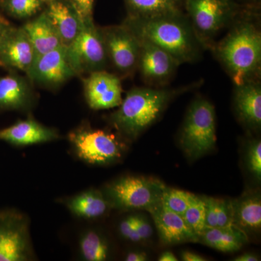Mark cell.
I'll list each match as a JSON object with an SVG mask.
<instances>
[{
	"instance_id": "18",
	"label": "cell",
	"mask_w": 261,
	"mask_h": 261,
	"mask_svg": "<svg viewBox=\"0 0 261 261\" xmlns=\"http://www.w3.org/2000/svg\"><path fill=\"white\" fill-rule=\"evenodd\" d=\"M33 102L34 94L25 79L16 74L0 77V111H27Z\"/></svg>"
},
{
	"instance_id": "12",
	"label": "cell",
	"mask_w": 261,
	"mask_h": 261,
	"mask_svg": "<svg viewBox=\"0 0 261 261\" xmlns=\"http://www.w3.org/2000/svg\"><path fill=\"white\" fill-rule=\"evenodd\" d=\"M27 75L32 82L49 89L58 88L77 76L63 45L36 57Z\"/></svg>"
},
{
	"instance_id": "20",
	"label": "cell",
	"mask_w": 261,
	"mask_h": 261,
	"mask_svg": "<svg viewBox=\"0 0 261 261\" xmlns=\"http://www.w3.org/2000/svg\"><path fill=\"white\" fill-rule=\"evenodd\" d=\"M22 27L32 42L36 57L63 46L45 12L29 20Z\"/></svg>"
},
{
	"instance_id": "24",
	"label": "cell",
	"mask_w": 261,
	"mask_h": 261,
	"mask_svg": "<svg viewBox=\"0 0 261 261\" xmlns=\"http://www.w3.org/2000/svg\"><path fill=\"white\" fill-rule=\"evenodd\" d=\"M231 202L234 226L246 233L260 229L261 199L259 194H250Z\"/></svg>"
},
{
	"instance_id": "1",
	"label": "cell",
	"mask_w": 261,
	"mask_h": 261,
	"mask_svg": "<svg viewBox=\"0 0 261 261\" xmlns=\"http://www.w3.org/2000/svg\"><path fill=\"white\" fill-rule=\"evenodd\" d=\"M260 6L245 5L210 50L234 85L260 80Z\"/></svg>"
},
{
	"instance_id": "14",
	"label": "cell",
	"mask_w": 261,
	"mask_h": 261,
	"mask_svg": "<svg viewBox=\"0 0 261 261\" xmlns=\"http://www.w3.org/2000/svg\"><path fill=\"white\" fill-rule=\"evenodd\" d=\"M35 58L34 47L23 27L10 25L0 39V65L27 73Z\"/></svg>"
},
{
	"instance_id": "34",
	"label": "cell",
	"mask_w": 261,
	"mask_h": 261,
	"mask_svg": "<svg viewBox=\"0 0 261 261\" xmlns=\"http://www.w3.org/2000/svg\"><path fill=\"white\" fill-rule=\"evenodd\" d=\"M132 216H133V223L136 231L140 235L142 240H148L150 238L153 233L150 223L147 221L145 216H140V215Z\"/></svg>"
},
{
	"instance_id": "27",
	"label": "cell",
	"mask_w": 261,
	"mask_h": 261,
	"mask_svg": "<svg viewBox=\"0 0 261 261\" xmlns=\"http://www.w3.org/2000/svg\"><path fill=\"white\" fill-rule=\"evenodd\" d=\"M194 194L166 187L163 194L161 204L168 210L183 216L190 205Z\"/></svg>"
},
{
	"instance_id": "41",
	"label": "cell",
	"mask_w": 261,
	"mask_h": 261,
	"mask_svg": "<svg viewBox=\"0 0 261 261\" xmlns=\"http://www.w3.org/2000/svg\"><path fill=\"white\" fill-rule=\"evenodd\" d=\"M41 2H42V3H51V2H53V0H40Z\"/></svg>"
},
{
	"instance_id": "16",
	"label": "cell",
	"mask_w": 261,
	"mask_h": 261,
	"mask_svg": "<svg viewBox=\"0 0 261 261\" xmlns=\"http://www.w3.org/2000/svg\"><path fill=\"white\" fill-rule=\"evenodd\" d=\"M160 238L165 245L197 243L199 237L187 225L181 216L160 204L149 211Z\"/></svg>"
},
{
	"instance_id": "30",
	"label": "cell",
	"mask_w": 261,
	"mask_h": 261,
	"mask_svg": "<svg viewBox=\"0 0 261 261\" xmlns=\"http://www.w3.org/2000/svg\"><path fill=\"white\" fill-rule=\"evenodd\" d=\"M70 6L75 10L82 23L94 21V0H69Z\"/></svg>"
},
{
	"instance_id": "26",
	"label": "cell",
	"mask_w": 261,
	"mask_h": 261,
	"mask_svg": "<svg viewBox=\"0 0 261 261\" xmlns=\"http://www.w3.org/2000/svg\"><path fill=\"white\" fill-rule=\"evenodd\" d=\"M182 217L192 231L200 236L205 227V205L202 197L192 196L190 205Z\"/></svg>"
},
{
	"instance_id": "40",
	"label": "cell",
	"mask_w": 261,
	"mask_h": 261,
	"mask_svg": "<svg viewBox=\"0 0 261 261\" xmlns=\"http://www.w3.org/2000/svg\"><path fill=\"white\" fill-rule=\"evenodd\" d=\"M238 3L244 5H255L260 6V0H236Z\"/></svg>"
},
{
	"instance_id": "25",
	"label": "cell",
	"mask_w": 261,
	"mask_h": 261,
	"mask_svg": "<svg viewBox=\"0 0 261 261\" xmlns=\"http://www.w3.org/2000/svg\"><path fill=\"white\" fill-rule=\"evenodd\" d=\"M81 255L84 260L104 261L109 257V245L104 237L95 230H88L80 241Z\"/></svg>"
},
{
	"instance_id": "2",
	"label": "cell",
	"mask_w": 261,
	"mask_h": 261,
	"mask_svg": "<svg viewBox=\"0 0 261 261\" xmlns=\"http://www.w3.org/2000/svg\"><path fill=\"white\" fill-rule=\"evenodd\" d=\"M202 82L176 88L134 87L122 99L118 110L109 117L111 125L122 137L135 140L161 118L175 98L200 87Z\"/></svg>"
},
{
	"instance_id": "38",
	"label": "cell",
	"mask_w": 261,
	"mask_h": 261,
	"mask_svg": "<svg viewBox=\"0 0 261 261\" xmlns=\"http://www.w3.org/2000/svg\"><path fill=\"white\" fill-rule=\"evenodd\" d=\"M159 261H177L178 258L175 256L173 252L170 251H166L163 252L161 255H160Z\"/></svg>"
},
{
	"instance_id": "9",
	"label": "cell",
	"mask_w": 261,
	"mask_h": 261,
	"mask_svg": "<svg viewBox=\"0 0 261 261\" xmlns=\"http://www.w3.org/2000/svg\"><path fill=\"white\" fill-rule=\"evenodd\" d=\"M34 258L27 216L15 209L0 210V261Z\"/></svg>"
},
{
	"instance_id": "29",
	"label": "cell",
	"mask_w": 261,
	"mask_h": 261,
	"mask_svg": "<svg viewBox=\"0 0 261 261\" xmlns=\"http://www.w3.org/2000/svg\"><path fill=\"white\" fill-rule=\"evenodd\" d=\"M247 167L257 180L261 178V142H252L247 151Z\"/></svg>"
},
{
	"instance_id": "33",
	"label": "cell",
	"mask_w": 261,
	"mask_h": 261,
	"mask_svg": "<svg viewBox=\"0 0 261 261\" xmlns=\"http://www.w3.org/2000/svg\"><path fill=\"white\" fill-rule=\"evenodd\" d=\"M119 231L123 238L134 242V243L142 241L140 235L136 231L132 216L122 220L119 225Z\"/></svg>"
},
{
	"instance_id": "39",
	"label": "cell",
	"mask_w": 261,
	"mask_h": 261,
	"mask_svg": "<svg viewBox=\"0 0 261 261\" xmlns=\"http://www.w3.org/2000/svg\"><path fill=\"white\" fill-rule=\"evenodd\" d=\"M10 25L9 21L6 20L3 15H0V39H1L2 36L4 34L5 30L8 28Z\"/></svg>"
},
{
	"instance_id": "6",
	"label": "cell",
	"mask_w": 261,
	"mask_h": 261,
	"mask_svg": "<svg viewBox=\"0 0 261 261\" xmlns=\"http://www.w3.org/2000/svg\"><path fill=\"white\" fill-rule=\"evenodd\" d=\"M166 187L157 178L126 176L108 184L102 193L111 207L149 212L161 203Z\"/></svg>"
},
{
	"instance_id": "36",
	"label": "cell",
	"mask_w": 261,
	"mask_h": 261,
	"mask_svg": "<svg viewBox=\"0 0 261 261\" xmlns=\"http://www.w3.org/2000/svg\"><path fill=\"white\" fill-rule=\"evenodd\" d=\"M181 260L184 261H205V257L198 254L190 251H185L181 253Z\"/></svg>"
},
{
	"instance_id": "22",
	"label": "cell",
	"mask_w": 261,
	"mask_h": 261,
	"mask_svg": "<svg viewBox=\"0 0 261 261\" xmlns=\"http://www.w3.org/2000/svg\"><path fill=\"white\" fill-rule=\"evenodd\" d=\"M68 210L82 219H96L107 214L111 206L102 192L89 190L65 201Z\"/></svg>"
},
{
	"instance_id": "10",
	"label": "cell",
	"mask_w": 261,
	"mask_h": 261,
	"mask_svg": "<svg viewBox=\"0 0 261 261\" xmlns=\"http://www.w3.org/2000/svg\"><path fill=\"white\" fill-rule=\"evenodd\" d=\"M66 49L77 75L105 70L109 63L100 31L94 21L83 23L80 34Z\"/></svg>"
},
{
	"instance_id": "35",
	"label": "cell",
	"mask_w": 261,
	"mask_h": 261,
	"mask_svg": "<svg viewBox=\"0 0 261 261\" xmlns=\"http://www.w3.org/2000/svg\"><path fill=\"white\" fill-rule=\"evenodd\" d=\"M148 259L146 252L140 251L129 252L125 257L126 261H146Z\"/></svg>"
},
{
	"instance_id": "8",
	"label": "cell",
	"mask_w": 261,
	"mask_h": 261,
	"mask_svg": "<svg viewBox=\"0 0 261 261\" xmlns=\"http://www.w3.org/2000/svg\"><path fill=\"white\" fill-rule=\"evenodd\" d=\"M108 62L120 78L132 76L137 71L140 39L125 24L99 27Z\"/></svg>"
},
{
	"instance_id": "21",
	"label": "cell",
	"mask_w": 261,
	"mask_h": 261,
	"mask_svg": "<svg viewBox=\"0 0 261 261\" xmlns=\"http://www.w3.org/2000/svg\"><path fill=\"white\" fill-rule=\"evenodd\" d=\"M247 233L232 224L226 227H205L199 241L224 252L238 251L247 243Z\"/></svg>"
},
{
	"instance_id": "17",
	"label": "cell",
	"mask_w": 261,
	"mask_h": 261,
	"mask_svg": "<svg viewBox=\"0 0 261 261\" xmlns=\"http://www.w3.org/2000/svg\"><path fill=\"white\" fill-rule=\"evenodd\" d=\"M59 137L55 128L44 126L31 118L0 129V141L15 146L46 143L58 140Z\"/></svg>"
},
{
	"instance_id": "37",
	"label": "cell",
	"mask_w": 261,
	"mask_h": 261,
	"mask_svg": "<svg viewBox=\"0 0 261 261\" xmlns=\"http://www.w3.org/2000/svg\"><path fill=\"white\" fill-rule=\"evenodd\" d=\"M260 260L259 257L253 253H250V252H246L243 255H240L235 257L233 260L235 261H257Z\"/></svg>"
},
{
	"instance_id": "19",
	"label": "cell",
	"mask_w": 261,
	"mask_h": 261,
	"mask_svg": "<svg viewBox=\"0 0 261 261\" xmlns=\"http://www.w3.org/2000/svg\"><path fill=\"white\" fill-rule=\"evenodd\" d=\"M65 47L74 41L83 28V23L69 3L53 0L45 11Z\"/></svg>"
},
{
	"instance_id": "4",
	"label": "cell",
	"mask_w": 261,
	"mask_h": 261,
	"mask_svg": "<svg viewBox=\"0 0 261 261\" xmlns=\"http://www.w3.org/2000/svg\"><path fill=\"white\" fill-rule=\"evenodd\" d=\"M245 5L236 0H185V12L204 49L230 27Z\"/></svg>"
},
{
	"instance_id": "15",
	"label": "cell",
	"mask_w": 261,
	"mask_h": 261,
	"mask_svg": "<svg viewBox=\"0 0 261 261\" xmlns=\"http://www.w3.org/2000/svg\"><path fill=\"white\" fill-rule=\"evenodd\" d=\"M233 102L235 113L240 122L250 129H260V80L250 81L234 85Z\"/></svg>"
},
{
	"instance_id": "3",
	"label": "cell",
	"mask_w": 261,
	"mask_h": 261,
	"mask_svg": "<svg viewBox=\"0 0 261 261\" xmlns=\"http://www.w3.org/2000/svg\"><path fill=\"white\" fill-rule=\"evenodd\" d=\"M123 23L137 37L164 49L181 65L199 61L205 50L185 13L149 18L127 16Z\"/></svg>"
},
{
	"instance_id": "7",
	"label": "cell",
	"mask_w": 261,
	"mask_h": 261,
	"mask_svg": "<svg viewBox=\"0 0 261 261\" xmlns=\"http://www.w3.org/2000/svg\"><path fill=\"white\" fill-rule=\"evenodd\" d=\"M68 138L75 154L89 164H111L121 159L124 152V144L116 135L88 124L72 130Z\"/></svg>"
},
{
	"instance_id": "28",
	"label": "cell",
	"mask_w": 261,
	"mask_h": 261,
	"mask_svg": "<svg viewBox=\"0 0 261 261\" xmlns=\"http://www.w3.org/2000/svg\"><path fill=\"white\" fill-rule=\"evenodd\" d=\"M40 0H7L8 12L18 18H28L37 14L42 7Z\"/></svg>"
},
{
	"instance_id": "23",
	"label": "cell",
	"mask_w": 261,
	"mask_h": 261,
	"mask_svg": "<svg viewBox=\"0 0 261 261\" xmlns=\"http://www.w3.org/2000/svg\"><path fill=\"white\" fill-rule=\"evenodd\" d=\"M185 0H123L128 15L134 18H149L180 14L185 12Z\"/></svg>"
},
{
	"instance_id": "5",
	"label": "cell",
	"mask_w": 261,
	"mask_h": 261,
	"mask_svg": "<svg viewBox=\"0 0 261 261\" xmlns=\"http://www.w3.org/2000/svg\"><path fill=\"white\" fill-rule=\"evenodd\" d=\"M216 140L214 105L204 98H197L188 108L180 132L182 150L188 159L197 160L212 151Z\"/></svg>"
},
{
	"instance_id": "32",
	"label": "cell",
	"mask_w": 261,
	"mask_h": 261,
	"mask_svg": "<svg viewBox=\"0 0 261 261\" xmlns=\"http://www.w3.org/2000/svg\"><path fill=\"white\" fill-rule=\"evenodd\" d=\"M205 205V227H217L218 199L202 197Z\"/></svg>"
},
{
	"instance_id": "11",
	"label": "cell",
	"mask_w": 261,
	"mask_h": 261,
	"mask_svg": "<svg viewBox=\"0 0 261 261\" xmlns=\"http://www.w3.org/2000/svg\"><path fill=\"white\" fill-rule=\"evenodd\" d=\"M140 41L137 71L140 72L141 78L149 87H168L181 64L161 47L144 39Z\"/></svg>"
},
{
	"instance_id": "31",
	"label": "cell",
	"mask_w": 261,
	"mask_h": 261,
	"mask_svg": "<svg viewBox=\"0 0 261 261\" xmlns=\"http://www.w3.org/2000/svg\"><path fill=\"white\" fill-rule=\"evenodd\" d=\"M233 224L232 202L218 199L217 227H226Z\"/></svg>"
},
{
	"instance_id": "13",
	"label": "cell",
	"mask_w": 261,
	"mask_h": 261,
	"mask_svg": "<svg viewBox=\"0 0 261 261\" xmlns=\"http://www.w3.org/2000/svg\"><path fill=\"white\" fill-rule=\"evenodd\" d=\"M84 90L89 108L96 111L118 107L123 99L121 79L106 70L89 73L84 80Z\"/></svg>"
}]
</instances>
